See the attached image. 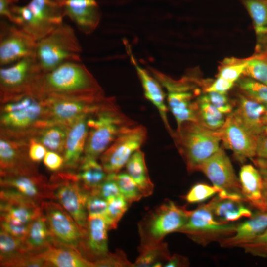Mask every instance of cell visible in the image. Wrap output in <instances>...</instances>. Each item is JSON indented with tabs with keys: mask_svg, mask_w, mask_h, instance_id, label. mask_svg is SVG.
Segmentation results:
<instances>
[{
	"mask_svg": "<svg viewBox=\"0 0 267 267\" xmlns=\"http://www.w3.org/2000/svg\"><path fill=\"white\" fill-rule=\"evenodd\" d=\"M42 98L81 97L104 93L97 81L81 62L64 63L43 73L34 92Z\"/></svg>",
	"mask_w": 267,
	"mask_h": 267,
	"instance_id": "1",
	"label": "cell"
},
{
	"mask_svg": "<svg viewBox=\"0 0 267 267\" xmlns=\"http://www.w3.org/2000/svg\"><path fill=\"white\" fill-rule=\"evenodd\" d=\"M136 124L123 112L114 98L105 97L88 117V134L83 156L97 159L122 131Z\"/></svg>",
	"mask_w": 267,
	"mask_h": 267,
	"instance_id": "2",
	"label": "cell"
},
{
	"mask_svg": "<svg viewBox=\"0 0 267 267\" xmlns=\"http://www.w3.org/2000/svg\"><path fill=\"white\" fill-rule=\"evenodd\" d=\"M172 137L189 173L197 171L198 167L220 147L221 139L217 131L198 122L183 123Z\"/></svg>",
	"mask_w": 267,
	"mask_h": 267,
	"instance_id": "3",
	"label": "cell"
},
{
	"mask_svg": "<svg viewBox=\"0 0 267 267\" xmlns=\"http://www.w3.org/2000/svg\"><path fill=\"white\" fill-rule=\"evenodd\" d=\"M81 45L73 28L63 22L37 41L35 58L43 73L69 62H81Z\"/></svg>",
	"mask_w": 267,
	"mask_h": 267,
	"instance_id": "4",
	"label": "cell"
},
{
	"mask_svg": "<svg viewBox=\"0 0 267 267\" xmlns=\"http://www.w3.org/2000/svg\"><path fill=\"white\" fill-rule=\"evenodd\" d=\"M0 125L10 132H22L50 124L47 105L44 98L27 94L2 102Z\"/></svg>",
	"mask_w": 267,
	"mask_h": 267,
	"instance_id": "5",
	"label": "cell"
},
{
	"mask_svg": "<svg viewBox=\"0 0 267 267\" xmlns=\"http://www.w3.org/2000/svg\"><path fill=\"white\" fill-rule=\"evenodd\" d=\"M13 22L38 41L61 24L65 17L60 1L31 0L24 6L11 8Z\"/></svg>",
	"mask_w": 267,
	"mask_h": 267,
	"instance_id": "6",
	"label": "cell"
},
{
	"mask_svg": "<svg viewBox=\"0 0 267 267\" xmlns=\"http://www.w3.org/2000/svg\"><path fill=\"white\" fill-rule=\"evenodd\" d=\"M189 213L185 206L166 199L138 223L140 245L159 243L167 234L178 232L186 223Z\"/></svg>",
	"mask_w": 267,
	"mask_h": 267,
	"instance_id": "7",
	"label": "cell"
},
{
	"mask_svg": "<svg viewBox=\"0 0 267 267\" xmlns=\"http://www.w3.org/2000/svg\"><path fill=\"white\" fill-rule=\"evenodd\" d=\"M151 74L167 91L168 106L177 127L188 121L198 122L196 99L200 96L195 81L187 77L175 80L162 72L148 67Z\"/></svg>",
	"mask_w": 267,
	"mask_h": 267,
	"instance_id": "8",
	"label": "cell"
},
{
	"mask_svg": "<svg viewBox=\"0 0 267 267\" xmlns=\"http://www.w3.org/2000/svg\"><path fill=\"white\" fill-rule=\"evenodd\" d=\"M237 225L218 220L207 203L189 210L186 223L177 232L185 234L196 243L206 246L213 242H219L232 236Z\"/></svg>",
	"mask_w": 267,
	"mask_h": 267,
	"instance_id": "9",
	"label": "cell"
},
{
	"mask_svg": "<svg viewBox=\"0 0 267 267\" xmlns=\"http://www.w3.org/2000/svg\"><path fill=\"white\" fill-rule=\"evenodd\" d=\"M49 181L54 200L72 216L84 232L88 217L86 203L89 192L82 186L73 172L57 173Z\"/></svg>",
	"mask_w": 267,
	"mask_h": 267,
	"instance_id": "10",
	"label": "cell"
},
{
	"mask_svg": "<svg viewBox=\"0 0 267 267\" xmlns=\"http://www.w3.org/2000/svg\"><path fill=\"white\" fill-rule=\"evenodd\" d=\"M42 74L35 57H26L10 66L1 67L0 90L2 101L33 94Z\"/></svg>",
	"mask_w": 267,
	"mask_h": 267,
	"instance_id": "11",
	"label": "cell"
},
{
	"mask_svg": "<svg viewBox=\"0 0 267 267\" xmlns=\"http://www.w3.org/2000/svg\"><path fill=\"white\" fill-rule=\"evenodd\" d=\"M41 208L54 244L73 249L81 254L84 232L72 216L52 200L43 201Z\"/></svg>",
	"mask_w": 267,
	"mask_h": 267,
	"instance_id": "12",
	"label": "cell"
},
{
	"mask_svg": "<svg viewBox=\"0 0 267 267\" xmlns=\"http://www.w3.org/2000/svg\"><path fill=\"white\" fill-rule=\"evenodd\" d=\"M147 135L146 127L137 124L122 131L100 157V164L106 173H118L132 155L144 144Z\"/></svg>",
	"mask_w": 267,
	"mask_h": 267,
	"instance_id": "13",
	"label": "cell"
},
{
	"mask_svg": "<svg viewBox=\"0 0 267 267\" xmlns=\"http://www.w3.org/2000/svg\"><path fill=\"white\" fill-rule=\"evenodd\" d=\"M37 41L16 24L1 21L0 65L15 63L28 57H35Z\"/></svg>",
	"mask_w": 267,
	"mask_h": 267,
	"instance_id": "14",
	"label": "cell"
},
{
	"mask_svg": "<svg viewBox=\"0 0 267 267\" xmlns=\"http://www.w3.org/2000/svg\"><path fill=\"white\" fill-rule=\"evenodd\" d=\"M104 97V93L81 97H45L49 122L69 125L80 117L95 111Z\"/></svg>",
	"mask_w": 267,
	"mask_h": 267,
	"instance_id": "15",
	"label": "cell"
},
{
	"mask_svg": "<svg viewBox=\"0 0 267 267\" xmlns=\"http://www.w3.org/2000/svg\"><path fill=\"white\" fill-rule=\"evenodd\" d=\"M0 189L10 190L38 203L54 200L49 181L38 172L0 174Z\"/></svg>",
	"mask_w": 267,
	"mask_h": 267,
	"instance_id": "16",
	"label": "cell"
},
{
	"mask_svg": "<svg viewBox=\"0 0 267 267\" xmlns=\"http://www.w3.org/2000/svg\"><path fill=\"white\" fill-rule=\"evenodd\" d=\"M213 185L228 193L241 194L239 179L231 162L222 147L206 159L198 168Z\"/></svg>",
	"mask_w": 267,
	"mask_h": 267,
	"instance_id": "17",
	"label": "cell"
},
{
	"mask_svg": "<svg viewBox=\"0 0 267 267\" xmlns=\"http://www.w3.org/2000/svg\"><path fill=\"white\" fill-rule=\"evenodd\" d=\"M224 146L231 150L236 159L243 163L255 155L256 138L248 133L235 119L232 113L223 126L216 130Z\"/></svg>",
	"mask_w": 267,
	"mask_h": 267,
	"instance_id": "18",
	"label": "cell"
},
{
	"mask_svg": "<svg viewBox=\"0 0 267 267\" xmlns=\"http://www.w3.org/2000/svg\"><path fill=\"white\" fill-rule=\"evenodd\" d=\"M109 226L105 220L99 216H88L83 233L82 255L93 263L105 257L109 253L107 231Z\"/></svg>",
	"mask_w": 267,
	"mask_h": 267,
	"instance_id": "19",
	"label": "cell"
},
{
	"mask_svg": "<svg viewBox=\"0 0 267 267\" xmlns=\"http://www.w3.org/2000/svg\"><path fill=\"white\" fill-rule=\"evenodd\" d=\"M65 16L73 21L80 31L89 34L97 27L101 11L95 0H63L60 1Z\"/></svg>",
	"mask_w": 267,
	"mask_h": 267,
	"instance_id": "20",
	"label": "cell"
},
{
	"mask_svg": "<svg viewBox=\"0 0 267 267\" xmlns=\"http://www.w3.org/2000/svg\"><path fill=\"white\" fill-rule=\"evenodd\" d=\"M84 115L70 124L64 145L63 168L67 171L76 170L84 155L88 134L87 119Z\"/></svg>",
	"mask_w": 267,
	"mask_h": 267,
	"instance_id": "21",
	"label": "cell"
},
{
	"mask_svg": "<svg viewBox=\"0 0 267 267\" xmlns=\"http://www.w3.org/2000/svg\"><path fill=\"white\" fill-rule=\"evenodd\" d=\"M124 43L131 61L134 65L140 80L145 97L156 107L166 130L172 137L174 132L171 129L168 120L167 114L168 108L165 103L166 94L163 90L162 86L152 74L138 65L132 54L130 45L126 41Z\"/></svg>",
	"mask_w": 267,
	"mask_h": 267,
	"instance_id": "22",
	"label": "cell"
},
{
	"mask_svg": "<svg viewBox=\"0 0 267 267\" xmlns=\"http://www.w3.org/2000/svg\"><path fill=\"white\" fill-rule=\"evenodd\" d=\"M42 213L41 204L13 191L0 189V213L28 224Z\"/></svg>",
	"mask_w": 267,
	"mask_h": 267,
	"instance_id": "23",
	"label": "cell"
},
{
	"mask_svg": "<svg viewBox=\"0 0 267 267\" xmlns=\"http://www.w3.org/2000/svg\"><path fill=\"white\" fill-rule=\"evenodd\" d=\"M28 151L3 136L0 140V174L37 172Z\"/></svg>",
	"mask_w": 267,
	"mask_h": 267,
	"instance_id": "24",
	"label": "cell"
},
{
	"mask_svg": "<svg viewBox=\"0 0 267 267\" xmlns=\"http://www.w3.org/2000/svg\"><path fill=\"white\" fill-rule=\"evenodd\" d=\"M267 111L265 106L241 93L237 94L236 107L232 114L238 123L256 138L264 133V125L262 117Z\"/></svg>",
	"mask_w": 267,
	"mask_h": 267,
	"instance_id": "25",
	"label": "cell"
},
{
	"mask_svg": "<svg viewBox=\"0 0 267 267\" xmlns=\"http://www.w3.org/2000/svg\"><path fill=\"white\" fill-rule=\"evenodd\" d=\"M267 228V211L257 210L249 219L237 224L235 233L220 242L224 248L241 247Z\"/></svg>",
	"mask_w": 267,
	"mask_h": 267,
	"instance_id": "26",
	"label": "cell"
},
{
	"mask_svg": "<svg viewBox=\"0 0 267 267\" xmlns=\"http://www.w3.org/2000/svg\"><path fill=\"white\" fill-rule=\"evenodd\" d=\"M239 179L246 202L257 210L267 211L263 199V178L259 170L251 164L244 165Z\"/></svg>",
	"mask_w": 267,
	"mask_h": 267,
	"instance_id": "27",
	"label": "cell"
},
{
	"mask_svg": "<svg viewBox=\"0 0 267 267\" xmlns=\"http://www.w3.org/2000/svg\"><path fill=\"white\" fill-rule=\"evenodd\" d=\"M38 255L44 261L46 267H95L93 262L80 253L63 246L53 244Z\"/></svg>",
	"mask_w": 267,
	"mask_h": 267,
	"instance_id": "28",
	"label": "cell"
},
{
	"mask_svg": "<svg viewBox=\"0 0 267 267\" xmlns=\"http://www.w3.org/2000/svg\"><path fill=\"white\" fill-rule=\"evenodd\" d=\"M54 244L43 212L29 224L22 241L24 250L29 254H40Z\"/></svg>",
	"mask_w": 267,
	"mask_h": 267,
	"instance_id": "29",
	"label": "cell"
},
{
	"mask_svg": "<svg viewBox=\"0 0 267 267\" xmlns=\"http://www.w3.org/2000/svg\"><path fill=\"white\" fill-rule=\"evenodd\" d=\"M208 203L215 218L222 222L230 223L243 217L250 218L253 214L243 202L222 198L218 195Z\"/></svg>",
	"mask_w": 267,
	"mask_h": 267,
	"instance_id": "30",
	"label": "cell"
},
{
	"mask_svg": "<svg viewBox=\"0 0 267 267\" xmlns=\"http://www.w3.org/2000/svg\"><path fill=\"white\" fill-rule=\"evenodd\" d=\"M96 160L83 156L75 173L81 184L89 192L97 188L108 175Z\"/></svg>",
	"mask_w": 267,
	"mask_h": 267,
	"instance_id": "31",
	"label": "cell"
},
{
	"mask_svg": "<svg viewBox=\"0 0 267 267\" xmlns=\"http://www.w3.org/2000/svg\"><path fill=\"white\" fill-rule=\"evenodd\" d=\"M125 166L127 173L135 182L143 196L151 195L154 184L150 178L144 152L140 149L135 151Z\"/></svg>",
	"mask_w": 267,
	"mask_h": 267,
	"instance_id": "32",
	"label": "cell"
},
{
	"mask_svg": "<svg viewBox=\"0 0 267 267\" xmlns=\"http://www.w3.org/2000/svg\"><path fill=\"white\" fill-rule=\"evenodd\" d=\"M70 124L52 123L41 128L34 139L47 149L63 154Z\"/></svg>",
	"mask_w": 267,
	"mask_h": 267,
	"instance_id": "33",
	"label": "cell"
},
{
	"mask_svg": "<svg viewBox=\"0 0 267 267\" xmlns=\"http://www.w3.org/2000/svg\"><path fill=\"white\" fill-rule=\"evenodd\" d=\"M139 256L134 266L137 267H163L171 257L167 244L162 241L149 245H140Z\"/></svg>",
	"mask_w": 267,
	"mask_h": 267,
	"instance_id": "34",
	"label": "cell"
},
{
	"mask_svg": "<svg viewBox=\"0 0 267 267\" xmlns=\"http://www.w3.org/2000/svg\"><path fill=\"white\" fill-rule=\"evenodd\" d=\"M198 122L206 128L216 131L224 124L226 118L207 99L205 94L196 99Z\"/></svg>",
	"mask_w": 267,
	"mask_h": 267,
	"instance_id": "35",
	"label": "cell"
},
{
	"mask_svg": "<svg viewBox=\"0 0 267 267\" xmlns=\"http://www.w3.org/2000/svg\"><path fill=\"white\" fill-rule=\"evenodd\" d=\"M257 34L267 32V0H241Z\"/></svg>",
	"mask_w": 267,
	"mask_h": 267,
	"instance_id": "36",
	"label": "cell"
},
{
	"mask_svg": "<svg viewBox=\"0 0 267 267\" xmlns=\"http://www.w3.org/2000/svg\"><path fill=\"white\" fill-rule=\"evenodd\" d=\"M237 86L241 93L249 99L265 106L267 109V85L251 78L238 79Z\"/></svg>",
	"mask_w": 267,
	"mask_h": 267,
	"instance_id": "37",
	"label": "cell"
},
{
	"mask_svg": "<svg viewBox=\"0 0 267 267\" xmlns=\"http://www.w3.org/2000/svg\"><path fill=\"white\" fill-rule=\"evenodd\" d=\"M115 179L121 194L130 204L143 197L135 182L127 173L115 174Z\"/></svg>",
	"mask_w": 267,
	"mask_h": 267,
	"instance_id": "38",
	"label": "cell"
},
{
	"mask_svg": "<svg viewBox=\"0 0 267 267\" xmlns=\"http://www.w3.org/2000/svg\"><path fill=\"white\" fill-rule=\"evenodd\" d=\"M107 203V213L105 220L109 229H115L130 204L121 194L109 199Z\"/></svg>",
	"mask_w": 267,
	"mask_h": 267,
	"instance_id": "39",
	"label": "cell"
},
{
	"mask_svg": "<svg viewBox=\"0 0 267 267\" xmlns=\"http://www.w3.org/2000/svg\"><path fill=\"white\" fill-rule=\"evenodd\" d=\"M22 253L27 252L23 248L22 241L0 228V262Z\"/></svg>",
	"mask_w": 267,
	"mask_h": 267,
	"instance_id": "40",
	"label": "cell"
},
{
	"mask_svg": "<svg viewBox=\"0 0 267 267\" xmlns=\"http://www.w3.org/2000/svg\"><path fill=\"white\" fill-rule=\"evenodd\" d=\"M243 75L267 85V58L254 57L248 59Z\"/></svg>",
	"mask_w": 267,
	"mask_h": 267,
	"instance_id": "41",
	"label": "cell"
},
{
	"mask_svg": "<svg viewBox=\"0 0 267 267\" xmlns=\"http://www.w3.org/2000/svg\"><path fill=\"white\" fill-rule=\"evenodd\" d=\"M221 189L214 186L206 183H199L194 185L184 196L185 201L189 203H197L203 202L217 193Z\"/></svg>",
	"mask_w": 267,
	"mask_h": 267,
	"instance_id": "42",
	"label": "cell"
},
{
	"mask_svg": "<svg viewBox=\"0 0 267 267\" xmlns=\"http://www.w3.org/2000/svg\"><path fill=\"white\" fill-rule=\"evenodd\" d=\"M2 267H44V261L38 254L22 253L0 263Z\"/></svg>",
	"mask_w": 267,
	"mask_h": 267,
	"instance_id": "43",
	"label": "cell"
},
{
	"mask_svg": "<svg viewBox=\"0 0 267 267\" xmlns=\"http://www.w3.org/2000/svg\"><path fill=\"white\" fill-rule=\"evenodd\" d=\"M0 228L20 240L22 242L27 234L29 224L24 223L8 215L0 214Z\"/></svg>",
	"mask_w": 267,
	"mask_h": 267,
	"instance_id": "44",
	"label": "cell"
},
{
	"mask_svg": "<svg viewBox=\"0 0 267 267\" xmlns=\"http://www.w3.org/2000/svg\"><path fill=\"white\" fill-rule=\"evenodd\" d=\"M248 63V60L242 61L228 59L225 65L219 70L218 77L235 83L243 74Z\"/></svg>",
	"mask_w": 267,
	"mask_h": 267,
	"instance_id": "45",
	"label": "cell"
},
{
	"mask_svg": "<svg viewBox=\"0 0 267 267\" xmlns=\"http://www.w3.org/2000/svg\"><path fill=\"white\" fill-rule=\"evenodd\" d=\"M107 201L94 192H89L86 208L88 216H99L105 220L107 213Z\"/></svg>",
	"mask_w": 267,
	"mask_h": 267,
	"instance_id": "46",
	"label": "cell"
},
{
	"mask_svg": "<svg viewBox=\"0 0 267 267\" xmlns=\"http://www.w3.org/2000/svg\"><path fill=\"white\" fill-rule=\"evenodd\" d=\"M97 267H133L134 263H131L125 253L118 249L114 253H109L104 258L94 263Z\"/></svg>",
	"mask_w": 267,
	"mask_h": 267,
	"instance_id": "47",
	"label": "cell"
},
{
	"mask_svg": "<svg viewBox=\"0 0 267 267\" xmlns=\"http://www.w3.org/2000/svg\"><path fill=\"white\" fill-rule=\"evenodd\" d=\"M245 252L253 256L267 257V228L251 242L243 245Z\"/></svg>",
	"mask_w": 267,
	"mask_h": 267,
	"instance_id": "48",
	"label": "cell"
},
{
	"mask_svg": "<svg viewBox=\"0 0 267 267\" xmlns=\"http://www.w3.org/2000/svg\"><path fill=\"white\" fill-rule=\"evenodd\" d=\"M115 174H108L106 179L98 187L91 191L96 193L107 201L121 195L115 179Z\"/></svg>",
	"mask_w": 267,
	"mask_h": 267,
	"instance_id": "49",
	"label": "cell"
},
{
	"mask_svg": "<svg viewBox=\"0 0 267 267\" xmlns=\"http://www.w3.org/2000/svg\"><path fill=\"white\" fill-rule=\"evenodd\" d=\"M252 161L258 169L267 170V134L263 133L256 137L255 155Z\"/></svg>",
	"mask_w": 267,
	"mask_h": 267,
	"instance_id": "50",
	"label": "cell"
},
{
	"mask_svg": "<svg viewBox=\"0 0 267 267\" xmlns=\"http://www.w3.org/2000/svg\"><path fill=\"white\" fill-rule=\"evenodd\" d=\"M209 101L223 114H229L233 111V105L225 94L216 92H206Z\"/></svg>",
	"mask_w": 267,
	"mask_h": 267,
	"instance_id": "51",
	"label": "cell"
},
{
	"mask_svg": "<svg viewBox=\"0 0 267 267\" xmlns=\"http://www.w3.org/2000/svg\"><path fill=\"white\" fill-rule=\"evenodd\" d=\"M43 162L46 167L52 171L62 169L64 165V159L60 154L52 151H47Z\"/></svg>",
	"mask_w": 267,
	"mask_h": 267,
	"instance_id": "52",
	"label": "cell"
},
{
	"mask_svg": "<svg viewBox=\"0 0 267 267\" xmlns=\"http://www.w3.org/2000/svg\"><path fill=\"white\" fill-rule=\"evenodd\" d=\"M46 149L41 143L32 139L30 140L28 150L29 157L32 162H39L44 159Z\"/></svg>",
	"mask_w": 267,
	"mask_h": 267,
	"instance_id": "53",
	"label": "cell"
},
{
	"mask_svg": "<svg viewBox=\"0 0 267 267\" xmlns=\"http://www.w3.org/2000/svg\"><path fill=\"white\" fill-rule=\"evenodd\" d=\"M234 83L221 77H218L211 84L205 89V92H216L226 94L227 91L232 88Z\"/></svg>",
	"mask_w": 267,
	"mask_h": 267,
	"instance_id": "54",
	"label": "cell"
},
{
	"mask_svg": "<svg viewBox=\"0 0 267 267\" xmlns=\"http://www.w3.org/2000/svg\"><path fill=\"white\" fill-rule=\"evenodd\" d=\"M189 265L188 259L178 254H174L166 262L163 267H185Z\"/></svg>",
	"mask_w": 267,
	"mask_h": 267,
	"instance_id": "55",
	"label": "cell"
},
{
	"mask_svg": "<svg viewBox=\"0 0 267 267\" xmlns=\"http://www.w3.org/2000/svg\"><path fill=\"white\" fill-rule=\"evenodd\" d=\"M19 0H0V16L6 18L12 23L13 15L11 11V8Z\"/></svg>",
	"mask_w": 267,
	"mask_h": 267,
	"instance_id": "56",
	"label": "cell"
},
{
	"mask_svg": "<svg viewBox=\"0 0 267 267\" xmlns=\"http://www.w3.org/2000/svg\"><path fill=\"white\" fill-rule=\"evenodd\" d=\"M263 178L262 195L264 203L267 210V170L258 169Z\"/></svg>",
	"mask_w": 267,
	"mask_h": 267,
	"instance_id": "57",
	"label": "cell"
},
{
	"mask_svg": "<svg viewBox=\"0 0 267 267\" xmlns=\"http://www.w3.org/2000/svg\"><path fill=\"white\" fill-rule=\"evenodd\" d=\"M264 133H266V134H267V125L264 126Z\"/></svg>",
	"mask_w": 267,
	"mask_h": 267,
	"instance_id": "58",
	"label": "cell"
},
{
	"mask_svg": "<svg viewBox=\"0 0 267 267\" xmlns=\"http://www.w3.org/2000/svg\"><path fill=\"white\" fill-rule=\"evenodd\" d=\"M57 0V1H61V0Z\"/></svg>",
	"mask_w": 267,
	"mask_h": 267,
	"instance_id": "59",
	"label": "cell"
}]
</instances>
